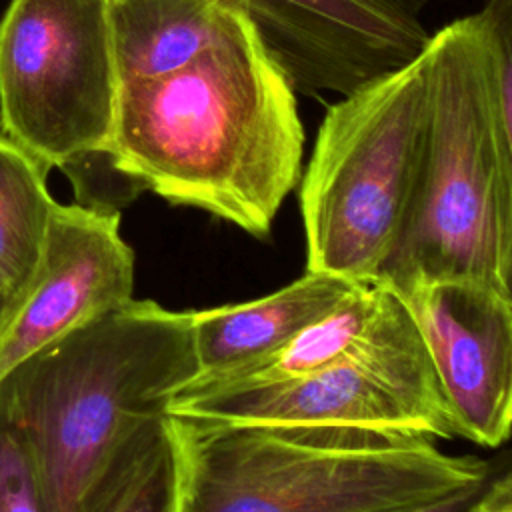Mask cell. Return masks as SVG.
Returning <instances> with one entry per match:
<instances>
[{
    "label": "cell",
    "instance_id": "1",
    "mask_svg": "<svg viewBox=\"0 0 512 512\" xmlns=\"http://www.w3.org/2000/svg\"><path fill=\"white\" fill-rule=\"evenodd\" d=\"M296 94L246 20L182 68L120 86L106 160L134 192L264 238L302 176Z\"/></svg>",
    "mask_w": 512,
    "mask_h": 512
},
{
    "label": "cell",
    "instance_id": "2",
    "mask_svg": "<svg viewBox=\"0 0 512 512\" xmlns=\"http://www.w3.org/2000/svg\"><path fill=\"white\" fill-rule=\"evenodd\" d=\"M192 310L128 300L46 344L0 380L44 512L78 506L118 450L196 378Z\"/></svg>",
    "mask_w": 512,
    "mask_h": 512
},
{
    "label": "cell",
    "instance_id": "3",
    "mask_svg": "<svg viewBox=\"0 0 512 512\" xmlns=\"http://www.w3.org/2000/svg\"><path fill=\"white\" fill-rule=\"evenodd\" d=\"M170 420L182 454L180 512H398L494 472L490 460L446 454L412 432Z\"/></svg>",
    "mask_w": 512,
    "mask_h": 512
},
{
    "label": "cell",
    "instance_id": "4",
    "mask_svg": "<svg viewBox=\"0 0 512 512\" xmlns=\"http://www.w3.org/2000/svg\"><path fill=\"white\" fill-rule=\"evenodd\" d=\"M428 128L416 190L376 282L402 290L474 280L500 290L510 208V152L496 56L480 12L432 32Z\"/></svg>",
    "mask_w": 512,
    "mask_h": 512
},
{
    "label": "cell",
    "instance_id": "5",
    "mask_svg": "<svg viewBox=\"0 0 512 512\" xmlns=\"http://www.w3.org/2000/svg\"><path fill=\"white\" fill-rule=\"evenodd\" d=\"M426 128V50L326 108L298 182L306 270L376 282L416 190Z\"/></svg>",
    "mask_w": 512,
    "mask_h": 512
},
{
    "label": "cell",
    "instance_id": "6",
    "mask_svg": "<svg viewBox=\"0 0 512 512\" xmlns=\"http://www.w3.org/2000/svg\"><path fill=\"white\" fill-rule=\"evenodd\" d=\"M120 98L108 0H10L0 132L48 170L108 156Z\"/></svg>",
    "mask_w": 512,
    "mask_h": 512
},
{
    "label": "cell",
    "instance_id": "7",
    "mask_svg": "<svg viewBox=\"0 0 512 512\" xmlns=\"http://www.w3.org/2000/svg\"><path fill=\"white\" fill-rule=\"evenodd\" d=\"M168 416L224 424L354 426L454 438L430 356L396 290L370 336L352 354L274 382H190L172 398Z\"/></svg>",
    "mask_w": 512,
    "mask_h": 512
},
{
    "label": "cell",
    "instance_id": "8",
    "mask_svg": "<svg viewBox=\"0 0 512 512\" xmlns=\"http://www.w3.org/2000/svg\"><path fill=\"white\" fill-rule=\"evenodd\" d=\"M298 94L344 96L416 60L430 0H242Z\"/></svg>",
    "mask_w": 512,
    "mask_h": 512
},
{
    "label": "cell",
    "instance_id": "9",
    "mask_svg": "<svg viewBox=\"0 0 512 512\" xmlns=\"http://www.w3.org/2000/svg\"><path fill=\"white\" fill-rule=\"evenodd\" d=\"M430 356L454 436L496 448L512 434V306L490 284L428 280L396 290Z\"/></svg>",
    "mask_w": 512,
    "mask_h": 512
},
{
    "label": "cell",
    "instance_id": "10",
    "mask_svg": "<svg viewBox=\"0 0 512 512\" xmlns=\"http://www.w3.org/2000/svg\"><path fill=\"white\" fill-rule=\"evenodd\" d=\"M134 252L120 212L56 202L38 268L0 326V380L24 358L132 300Z\"/></svg>",
    "mask_w": 512,
    "mask_h": 512
},
{
    "label": "cell",
    "instance_id": "11",
    "mask_svg": "<svg viewBox=\"0 0 512 512\" xmlns=\"http://www.w3.org/2000/svg\"><path fill=\"white\" fill-rule=\"evenodd\" d=\"M356 284L360 282L306 270L304 276L262 298L192 310L196 378L228 372L284 346L328 314Z\"/></svg>",
    "mask_w": 512,
    "mask_h": 512
},
{
    "label": "cell",
    "instance_id": "12",
    "mask_svg": "<svg viewBox=\"0 0 512 512\" xmlns=\"http://www.w3.org/2000/svg\"><path fill=\"white\" fill-rule=\"evenodd\" d=\"M108 18L120 86L178 70L252 20L242 0H108Z\"/></svg>",
    "mask_w": 512,
    "mask_h": 512
},
{
    "label": "cell",
    "instance_id": "13",
    "mask_svg": "<svg viewBox=\"0 0 512 512\" xmlns=\"http://www.w3.org/2000/svg\"><path fill=\"white\" fill-rule=\"evenodd\" d=\"M394 290L382 282L356 284L328 314L308 324L284 346L228 372L192 384L242 386L292 378L352 354L374 330ZM190 384V382H188Z\"/></svg>",
    "mask_w": 512,
    "mask_h": 512
},
{
    "label": "cell",
    "instance_id": "14",
    "mask_svg": "<svg viewBox=\"0 0 512 512\" xmlns=\"http://www.w3.org/2000/svg\"><path fill=\"white\" fill-rule=\"evenodd\" d=\"M48 172L0 132V326L24 296L44 250L56 206Z\"/></svg>",
    "mask_w": 512,
    "mask_h": 512
},
{
    "label": "cell",
    "instance_id": "15",
    "mask_svg": "<svg viewBox=\"0 0 512 512\" xmlns=\"http://www.w3.org/2000/svg\"><path fill=\"white\" fill-rule=\"evenodd\" d=\"M182 454L170 416L144 426L108 462L78 512H180Z\"/></svg>",
    "mask_w": 512,
    "mask_h": 512
},
{
    "label": "cell",
    "instance_id": "16",
    "mask_svg": "<svg viewBox=\"0 0 512 512\" xmlns=\"http://www.w3.org/2000/svg\"><path fill=\"white\" fill-rule=\"evenodd\" d=\"M486 32L492 42L498 68V86L502 116L508 138L510 152V182H512V0H486L478 10ZM500 292L512 306V208H510V226L504 248V258L500 264Z\"/></svg>",
    "mask_w": 512,
    "mask_h": 512
},
{
    "label": "cell",
    "instance_id": "17",
    "mask_svg": "<svg viewBox=\"0 0 512 512\" xmlns=\"http://www.w3.org/2000/svg\"><path fill=\"white\" fill-rule=\"evenodd\" d=\"M0 512H44L30 464L16 438L0 426Z\"/></svg>",
    "mask_w": 512,
    "mask_h": 512
},
{
    "label": "cell",
    "instance_id": "18",
    "mask_svg": "<svg viewBox=\"0 0 512 512\" xmlns=\"http://www.w3.org/2000/svg\"><path fill=\"white\" fill-rule=\"evenodd\" d=\"M468 512H512V466L490 474Z\"/></svg>",
    "mask_w": 512,
    "mask_h": 512
},
{
    "label": "cell",
    "instance_id": "19",
    "mask_svg": "<svg viewBox=\"0 0 512 512\" xmlns=\"http://www.w3.org/2000/svg\"><path fill=\"white\" fill-rule=\"evenodd\" d=\"M486 480L480 482V484L466 486V488H462V490H458V492H454L450 496H444V498H440V500H436L432 504H424V506L410 508V510H398V512H468L470 504L480 494V490L486 484Z\"/></svg>",
    "mask_w": 512,
    "mask_h": 512
}]
</instances>
